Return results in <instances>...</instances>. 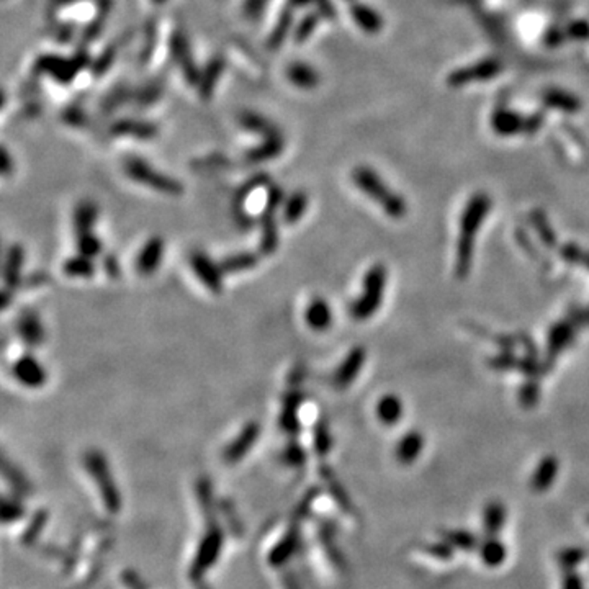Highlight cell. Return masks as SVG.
<instances>
[{
    "label": "cell",
    "mask_w": 589,
    "mask_h": 589,
    "mask_svg": "<svg viewBox=\"0 0 589 589\" xmlns=\"http://www.w3.org/2000/svg\"><path fill=\"white\" fill-rule=\"evenodd\" d=\"M491 210V198L486 193H475L466 201L460 216V235L457 241V257H455V274L459 279H465L473 261L475 240L483 221Z\"/></svg>",
    "instance_id": "obj_1"
},
{
    "label": "cell",
    "mask_w": 589,
    "mask_h": 589,
    "mask_svg": "<svg viewBox=\"0 0 589 589\" xmlns=\"http://www.w3.org/2000/svg\"><path fill=\"white\" fill-rule=\"evenodd\" d=\"M352 180L360 192H364L370 200L381 206L390 218H403L408 211L406 201L395 190H391L385 180L367 166H359L352 171Z\"/></svg>",
    "instance_id": "obj_2"
},
{
    "label": "cell",
    "mask_w": 589,
    "mask_h": 589,
    "mask_svg": "<svg viewBox=\"0 0 589 589\" xmlns=\"http://www.w3.org/2000/svg\"><path fill=\"white\" fill-rule=\"evenodd\" d=\"M388 282V270L383 264H375L365 272L362 293L349 305V315L355 321H367L383 303V296Z\"/></svg>",
    "instance_id": "obj_3"
},
{
    "label": "cell",
    "mask_w": 589,
    "mask_h": 589,
    "mask_svg": "<svg viewBox=\"0 0 589 589\" xmlns=\"http://www.w3.org/2000/svg\"><path fill=\"white\" fill-rule=\"evenodd\" d=\"M241 123L244 128L251 130L257 135L264 138V142L261 146L254 147V150L246 154V159L252 164L265 162L270 161V159L279 157L282 154L285 147V141L280 130L274 123H270L269 120H265L264 116L252 113V111H246L241 116Z\"/></svg>",
    "instance_id": "obj_4"
},
{
    "label": "cell",
    "mask_w": 589,
    "mask_h": 589,
    "mask_svg": "<svg viewBox=\"0 0 589 589\" xmlns=\"http://www.w3.org/2000/svg\"><path fill=\"white\" fill-rule=\"evenodd\" d=\"M84 466H86L90 478L97 485V490L100 493V496H102L105 507L113 514L120 512L121 493L118 490V486H116L107 457H105L100 450L90 449L84 454Z\"/></svg>",
    "instance_id": "obj_5"
},
{
    "label": "cell",
    "mask_w": 589,
    "mask_h": 589,
    "mask_svg": "<svg viewBox=\"0 0 589 589\" xmlns=\"http://www.w3.org/2000/svg\"><path fill=\"white\" fill-rule=\"evenodd\" d=\"M125 174L136 184L145 185L147 189L156 190L159 193L180 195L184 192V185L180 180L154 169L150 162L138 156H128L123 162Z\"/></svg>",
    "instance_id": "obj_6"
},
{
    "label": "cell",
    "mask_w": 589,
    "mask_h": 589,
    "mask_svg": "<svg viewBox=\"0 0 589 589\" xmlns=\"http://www.w3.org/2000/svg\"><path fill=\"white\" fill-rule=\"evenodd\" d=\"M284 201V190L279 185H272L265 196L264 210L259 218L261 226V241H259V252L262 256H272L277 252L280 236H279V221L277 215Z\"/></svg>",
    "instance_id": "obj_7"
},
{
    "label": "cell",
    "mask_w": 589,
    "mask_h": 589,
    "mask_svg": "<svg viewBox=\"0 0 589 589\" xmlns=\"http://www.w3.org/2000/svg\"><path fill=\"white\" fill-rule=\"evenodd\" d=\"M223 542H225V537H223V532L218 527H211L206 530V534L198 545V550H196L193 563L190 566V578L192 580H200L216 563L223 549Z\"/></svg>",
    "instance_id": "obj_8"
},
{
    "label": "cell",
    "mask_w": 589,
    "mask_h": 589,
    "mask_svg": "<svg viewBox=\"0 0 589 589\" xmlns=\"http://www.w3.org/2000/svg\"><path fill=\"white\" fill-rule=\"evenodd\" d=\"M25 262V249L22 244H12L5 254L4 264V290H2V308H9L13 300L20 284H22Z\"/></svg>",
    "instance_id": "obj_9"
},
{
    "label": "cell",
    "mask_w": 589,
    "mask_h": 589,
    "mask_svg": "<svg viewBox=\"0 0 589 589\" xmlns=\"http://www.w3.org/2000/svg\"><path fill=\"white\" fill-rule=\"evenodd\" d=\"M190 267H192L195 277L200 280L201 285L205 286L210 293L221 295L225 290V272H223L221 265L216 264L208 254L203 251H193L190 254Z\"/></svg>",
    "instance_id": "obj_10"
},
{
    "label": "cell",
    "mask_w": 589,
    "mask_h": 589,
    "mask_svg": "<svg viewBox=\"0 0 589 589\" xmlns=\"http://www.w3.org/2000/svg\"><path fill=\"white\" fill-rule=\"evenodd\" d=\"M542 125V115H532L524 118V116L509 110H498L493 113L491 118L493 130L501 136H514L521 135V133H535Z\"/></svg>",
    "instance_id": "obj_11"
},
{
    "label": "cell",
    "mask_w": 589,
    "mask_h": 589,
    "mask_svg": "<svg viewBox=\"0 0 589 589\" xmlns=\"http://www.w3.org/2000/svg\"><path fill=\"white\" fill-rule=\"evenodd\" d=\"M12 375L20 385L26 388H43L47 381L45 365L33 354H23L12 364Z\"/></svg>",
    "instance_id": "obj_12"
},
{
    "label": "cell",
    "mask_w": 589,
    "mask_h": 589,
    "mask_svg": "<svg viewBox=\"0 0 589 589\" xmlns=\"http://www.w3.org/2000/svg\"><path fill=\"white\" fill-rule=\"evenodd\" d=\"M259 436H261V424L257 421L246 422L240 434H237V436L226 445V449L223 450V460L231 465L241 461L249 452H251L254 444L257 442Z\"/></svg>",
    "instance_id": "obj_13"
},
{
    "label": "cell",
    "mask_w": 589,
    "mask_h": 589,
    "mask_svg": "<svg viewBox=\"0 0 589 589\" xmlns=\"http://www.w3.org/2000/svg\"><path fill=\"white\" fill-rule=\"evenodd\" d=\"M15 329H17L18 337L28 349H36L43 346L46 339V331L43 326V321L38 313L31 308H23L18 313L17 321H15Z\"/></svg>",
    "instance_id": "obj_14"
},
{
    "label": "cell",
    "mask_w": 589,
    "mask_h": 589,
    "mask_svg": "<svg viewBox=\"0 0 589 589\" xmlns=\"http://www.w3.org/2000/svg\"><path fill=\"white\" fill-rule=\"evenodd\" d=\"M367 360V352L362 346H357L349 350L346 359L342 360L341 365H339L337 370L334 371L332 381L339 390H346L350 385L354 383L355 378H357L362 367Z\"/></svg>",
    "instance_id": "obj_15"
},
{
    "label": "cell",
    "mask_w": 589,
    "mask_h": 589,
    "mask_svg": "<svg viewBox=\"0 0 589 589\" xmlns=\"http://www.w3.org/2000/svg\"><path fill=\"white\" fill-rule=\"evenodd\" d=\"M501 62L496 60H486L481 61L475 66H469L464 69H459V71L452 72L449 76V84L454 87L466 86V84L471 82H480V81H490L491 77H495L496 74L501 72Z\"/></svg>",
    "instance_id": "obj_16"
},
{
    "label": "cell",
    "mask_w": 589,
    "mask_h": 589,
    "mask_svg": "<svg viewBox=\"0 0 589 589\" xmlns=\"http://www.w3.org/2000/svg\"><path fill=\"white\" fill-rule=\"evenodd\" d=\"M164 252H166V242L161 236H152L145 242L140 254L136 257V270L141 277H150L161 267Z\"/></svg>",
    "instance_id": "obj_17"
},
{
    "label": "cell",
    "mask_w": 589,
    "mask_h": 589,
    "mask_svg": "<svg viewBox=\"0 0 589 589\" xmlns=\"http://www.w3.org/2000/svg\"><path fill=\"white\" fill-rule=\"evenodd\" d=\"M303 393L298 390H291L284 396L282 411H280V427L291 437H296L301 431L300 408L303 405Z\"/></svg>",
    "instance_id": "obj_18"
},
{
    "label": "cell",
    "mask_w": 589,
    "mask_h": 589,
    "mask_svg": "<svg viewBox=\"0 0 589 589\" xmlns=\"http://www.w3.org/2000/svg\"><path fill=\"white\" fill-rule=\"evenodd\" d=\"M99 220V206L92 200H81L72 213L74 237L92 235Z\"/></svg>",
    "instance_id": "obj_19"
},
{
    "label": "cell",
    "mask_w": 589,
    "mask_h": 589,
    "mask_svg": "<svg viewBox=\"0 0 589 589\" xmlns=\"http://www.w3.org/2000/svg\"><path fill=\"white\" fill-rule=\"evenodd\" d=\"M560 464L559 459L555 455H545V457L540 460L537 469L534 470L532 476H530V488L535 493H545L549 491L554 483L559 476Z\"/></svg>",
    "instance_id": "obj_20"
},
{
    "label": "cell",
    "mask_w": 589,
    "mask_h": 589,
    "mask_svg": "<svg viewBox=\"0 0 589 589\" xmlns=\"http://www.w3.org/2000/svg\"><path fill=\"white\" fill-rule=\"evenodd\" d=\"M305 321L310 329L316 332H325L332 326V308L325 298L316 296L310 301L305 311Z\"/></svg>",
    "instance_id": "obj_21"
},
{
    "label": "cell",
    "mask_w": 589,
    "mask_h": 589,
    "mask_svg": "<svg viewBox=\"0 0 589 589\" xmlns=\"http://www.w3.org/2000/svg\"><path fill=\"white\" fill-rule=\"evenodd\" d=\"M424 450V436L417 431L405 434L395 449L396 460L401 465H413Z\"/></svg>",
    "instance_id": "obj_22"
},
{
    "label": "cell",
    "mask_w": 589,
    "mask_h": 589,
    "mask_svg": "<svg viewBox=\"0 0 589 589\" xmlns=\"http://www.w3.org/2000/svg\"><path fill=\"white\" fill-rule=\"evenodd\" d=\"M507 517V509L500 500L490 501L483 509V530L486 537H498L504 529Z\"/></svg>",
    "instance_id": "obj_23"
},
{
    "label": "cell",
    "mask_w": 589,
    "mask_h": 589,
    "mask_svg": "<svg viewBox=\"0 0 589 589\" xmlns=\"http://www.w3.org/2000/svg\"><path fill=\"white\" fill-rule=\"evenodd\" d=\"M478 555L483 565L488 568L501 566L507 559V549L498 537H486L478 546Z\"/></svg>",
    "instance_id": "obj_24"
},
{
    "label": "cell",
    "mask_w": 589,
    "mask_h": 589,
    "mask_svg": "<svg viewBox=\"0 0 589 589\" xmlns=\"http://www.w3.org/2000/svg\"><path fill=\"white\" fill-rule=\"evenodd\" d=\"M403 413V401L396 395H385L376 403V417L385 426H396L401 421Z\"/></svg>",
    "instance_id": "obj_25"
},
{
    "label": "cell",
    "mask_w": 589,
    "mask_h": 589,
    "mask_svg": "<svg viewBox=\"0 0 589 589\" xmlns=\"http://www.w3.org/2000/svg\"><path fill=\"white\" fill-rule=\"evenodd\" d=\"M62 274L69 279H92L95 272H97V265H95L92 257L82 256V254H76V256L67 257L62 262Z\"/></svg>",
    "instance_id": "obj_26"
},
{
    "label": "cell",
    "mask_w": 589,
    "mask_h": 589,
    "mask_svg": "<svg viewBox=\"0 0 589 589\" xmlns=\"http://www.w3.org/2000/svg\"><path fill=\"white\" fill-rule=\"evenodd\" d=\"M308 203H310V200H308V195L303 190H296V192L290 193L282 210V220L285 225H296L303 218L308 210Z\"/></svg>",
    "instance_id": "obj_27"
},
{
    "label": "cell",
    "mask_w": 589,
    "mask_h": 589,
    "mask_svg": "<svg viewBox=\"0 0 589 589\" xmlns=\"http://www.w3.org/2000/svg\"><path fill=\"white\" fill-rule=\"evenodd\" d=\"M257 264H259V254L252 252V251L230 254V256L225 257L220 262L225 275L247 272V270H252L254 267H257Z\"/></svg>",
    "instance_id": "obj_28"
},
{
    "label": "cell",
    "mask_w": 589,
    "mask_h": 589,
    "mask_svg": "<svg viewBox=\"0 0 589 589\" xmlns=\"http://www.w3.org/2000/svg\"><path fill=\"white\" fill-rule=\"evenodd\" d=\"M111 133L118 136H133L138 140H151L157 135V128L146 121H118L111 126Z\"/></svg>",
    "instance_id": "obj_29"
},
{
    "label": "cell",
    "mask_w": 589,
    "mask_h": 589,
    "mask_svg": "<svg viewBox=\"0 0 589 589\" xmlns=\"http://www.w3.org/2000/svg\"><path fill=\"white\" fill-rule=\"evenodd\" d=\"M544 103L546 107L565 111V113H575L581 108L578 97L563 92V90H546L544 94Z\"/></svg>",
    "instance_id": "obj_30"
},
{
    "label": "cell",
    "mask_w": 589,
    "mask_h": 589,
    "mask_svg": "<svg viewBox=\"0 0 589 589\" xmlns=\"http://www.w3.org/2000/svg\"><path fill=\"white\" fill-rule=\"evenodd\" d=\"M290 82H293L296 87L301 89H313L320 82V76L318 72L306 62H293L290 64L288 71H286Z\"/></svg>",
    "instance_id": "obj_31"
},
{
    "label": "cell",
    "mask_w": 589,
    "mask_h": 589,
    "mask_svg": "<svg viewBox=\"0 0 589 589\" xmlns=\"http://www.w3.org/2000/svg\"><path fill=\"white\" fill-rule=\"evenodd\" d=\"M350 13H352V18L355 20L360 28L367 33H378L381 30V25H383V20L375 10H371L367 5L357 4L350 9Z\"/></svg>",
    "instance_id": "obj_32"
},
{
    "label": "cell",
    "mask_w": 589,
    "mask_h": 589,
    "mask_svg": "<svg viewBox=\"0 0 589 589\" xmlns=\"http://www.w3.org/2000/svg\"><path fill=\"white\" fill-rule=\"evenodd\" d=\"M440 535H442V539L445 540V542H449L454 546V549L471 551V550H478V546H480L478 537H476L473 532H469V530H465V529H449V530H444Z\"/></svg>",
    "instance_id": "obj_33"
},
{
    "label": "cell",
    "mask_w": 589,
    "mask_h": 589,
    "mask_svg": "<svg viewBox=\"0 0 589 589\" xmlns=\"http://www.w3.org/2000/svg\"><path fill=\"white\" fill-rule=\"evenodd\" d=\"M313 447L320 457H326L332 450V434L325 417L318 419L313 426Z\"/></svg>",
    "instance_id": "obj_34"
},
{
    "label": "cell",
    "mask_w": 589,
    "mask_h": 589,
    "mask_svg": "<svg viewBox=\"0 0 589 589\" xmlns=\"http://www.w3.org/2000/svg\"><path fill=\"white\" fill-rule=\"evenodd\" d=\"M296 549V535L295 532H288L284 535V539L274 546L270 551L267 560L270 566H282L286 560L291 559Z\"/></svg>",
    "instance_id": "obj_35"
},
{
    "label": "cell",
    "mask_w": 589,
    "mask_h": 589,
    "mask_svg": "<svg viewBox=\"0 0 589 589\" xmlns=\"http://www.w3.org/2000/svg\"><path fill=\"white\" fill-rule=\"evenodd\" d=\"M586 559V551L581 546H566L556 554V563L561 571H573Z\"/></svg>",
    "instance_id": "obj_36"
},
{
    "label": "cell",
    "mask_w": 589,
    "mask_h": 589,
    "mask_svg": "<svg viewBox=\"0 0 589 589\" xmlns=\"http://www.w3.org/2000/svg\"><path fill=\"white\" fill-rule=\"evenodd\" d=\"M2 471H4V476L9 480L12 488H15V491L17 493H26L30 490V485H28V480H26V476L23 475V471L17 469L13 464H10L9 459H4L2 461Z\"/></svg>",
    "instance_id": "obj_37"
},
{
    "label": "cell",
    "mask_w": 589,
    "mask_h": 589,
    "mask_svg": "<svg viewBox=\"0 0 589 589\" xmlns=\"http://www.w3.org/2000/svg\"><path fill=\"white\" fill-rule=\"evenodd\" d=\"M573 339V329L570 325H559L550 332L549 349L551 354H559L561 349H565Z\"/></svg>",
    "instance_id": "obj_38"
},
{
    "label": "cell",
    "mask_w": 589,
    "mask_h": 589,
    "mask_svg": "<svg viewBox=\"0 0 589 589\" xmlns=\"http://www.w3.org/2000/svg\"><path fill=\"white\" fill-rule=\"evenodd\" d=\"M76 246H77L79 254H82V256H87V257H92V259L99 257L103 251V244L97 236H95V232H92V235H87V236L76 237Z\"/></svg>",
    "instance_id": "obj_39"
},
{
    "label": "cell",
    "mask_w": 589,
    "mask_h": 589,
    "mask_svg": "<svg viewBox=\"0 0 589 589\" xmlns=\"http://www.w3.org/2000/svg\"><path fill=\"white\" fill-rule=\"evenodd\" d=\"M282 459L286 465L301 466L306 461V452H305V449L293 439L290 444H286V447L284 449Z\"/></svg>",
    "instance_id": "obj_40"
},
{
    "label": "cell",
    "mask_w": 589,
    "mask_h": 589,
    "mask_svg": "<svg viewBox=\"0 0 589 589\" xmlns=\"http://www.w3.org/2000/svg\"><path fill=\"white\" fill-rule=\"evenodd\" d=\"M422 551L429 556H432V559H437V560H450L454 556V551L455 549L449 542H445L442 539L440 542H431V544H426L422 545Z\"/></svg>",
    "instance_id": "obj_41"
},
{
    "label": "cell",
    "mask_w": 589,
    "mask_h": 589,
    "mask_svg": "<svg viewBox=\"0 0 589 589\" xmlns=\"http://www.w3.org/2000/svg\"><path fill=\"white\" fill-rule=\"evenodd\" d=\"M46 517H47V514L45 511H38L35 514L33 519H31V524L28 525V529H26L25 534H23V542L25 544H31L36 537H38L40 532L43 530L45 524H46Z\"/></svg>",
    "instance_id": "obj_42"
},
{
    "label": "cell",
    "mask_w": 589,
    "mask_h": 589,
    "mask_svg": "<svg viewBox=\"0 0 589 589\" xmlns=\"http://www.w3.org/2000/svg\"><path fill=\"white\" fill-rule=\"evenodd\" d=\"M23 516V506L17 500H10V498H4L2 504V521L4 524H9L10 521H17Z\"/></svg>",
    "instance_id": "obj_43"
},
{
    "label": "cell",
    "mask_w": 589,
    "mask_h": 589,
    "mask_svg": "<svg viewBox=\"0 0 589 589\" xmlns=\"http://www.w3.org/2000/svg\"><path fill=\"white\" fill-rule=\"evenodd\" d=\"M561 589H585V581L576 570L563 571L561 576Z\"/></svg>",
    "instance_id": "obj_44"
},
{
    "label": "cell",
    "mask_w": 589,
    "mask_h": 589,
    "mask_svg": "<svg viewBox=\"0 0 589 589\" xmlns=\"http://www.w3.org/2000/svg\"><path fill=\"white\" fill-rule=\"evenodd\" d=\"M316 23H318L316 15L306 17L298 26V30H296V43H303V41H306L308 36H310L313 33V30L316 28Z\"/></svg>",
    "instance_id": "obj_45"
},
{
    "label": "cell",
    "mask_w": 589,
    "mask_h": 589,
    "mask_svg": "<svg viewBox=\"0 0 589 589\" xmlns=\"http://www.w3.org/2000/svg\"><path fill=\"white\" fill-rule=\"evenodd\" d=\"M103 269L105 272L110 279H120V274H121V269H120V262L116 256L113 254H108V256H105L103 259Z\"/></svg>",
    "instance_id": "obj_46"
},
{
    "label": "cell",
    "mask_w": 589,
    "mask_h": 589,
    "mask_svg": "<svg viewBox=\"0 0 589 589\" xmlns=\"http://www.w3.org/2000/svg\"><path fill=\"white\" fill-rule=\"evenodd\" d=\"M522 403L524 405H532V403L537 401L539 398V388L535 385H525L521 393Z\"/></svg>",
    "instance_id": "obj_47"
},
{
    "label": "cell",
    "mask_w": 589,
    "mask_h": 589,
    "mask_svg": "<svg viewBox=\"0 0 589 589\" xmlns=\"http://www.w3.org/2000/svg\"><path fill=\"white\" fill-rule=\"evenodd\" d=\"M570 35L573 36V38H578V40L588 38V36H589V26L586 23H573L570 26Z\"/></svg>",
    "instance_id": "obj_48"
},
{
    "label": "cell",
    "mask_w": 589,
    "mask_h": 589,
    "mask_svg": "<svg viewBox=\"0 0 589 589\" xmlns=\"http://www.w3.org/2000/svg\"><path fill=\"white\" fill-rule=\"evenodd\" d=\"M267 2V0H247L246 2V10H247V15H259L261 12V9L264 7V4Z\"/></svg>",
    "instance_id": "obj_49"
},
{
    "label": "cell",
    "mask_w": 589,
    "mask_h": 589,
    "mask_svg": "<svg viewBox=\"0 0 589 589\" xmlns=\"http://www.w3.org/2000/svg\"><path fill=\"white\" fill-rule=\"evenodd\" d=\"M10 172H12V157H10V154L7 152V147H4L2 150V174L9 175Z\"/></svg>",
    "instance_id": "obj_50"
},
{
    "label": "cell",
    "mask_w": 589,
    "mask_h": 589,
    "mask_svg": "<svg viewBox=\"0 0 589 589\" xmlns=\"http://www.w3.org/2000/svg\"><path fill=\"white\" fill-rule=\"evenodd\" d=\"M284 586H285V589H301L298 580H296L293 575H285Z\"/></svg>",
    "instance_id": "obj_51"
},
{
    "label": "cell",
    "mask_w": 589,
    "mask_h": 589,
    "mask_svg": "<svg viewBox=\"0 0 589 589\" xmlns=\"http://www.w3.org/2000/svg\"><path fill=\"white\" fill-rule=\"evenodd\" d=\"M152 2H156V4H162V2H166V0H152Z\"/></svg>",
    "instance_id": "obj_52"
},
{
    "label": "cell",
    "mask_w": 589,
    "mask_h": 589,
    "mask_svg": "<svg viewBox=\"0 0 589 589\" xmlns=\"http://www.w3.org/2000/svg\"><path fill=\"white\" fill-rule=\"evenodd\" d=\"M588 522H589V517H588Z\"/></svg>",
    "instance_id": "obj_53"
}]
</instances>
